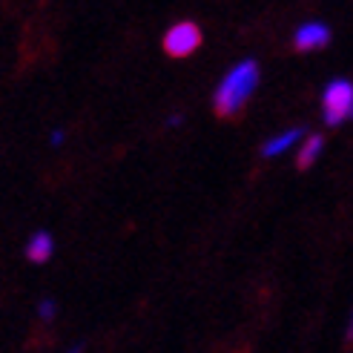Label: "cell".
<instances>
[{
	"instance_id": "7",
	"label": "cell",
	"mask_w": 353,
	"mask_h": 353,
	"mask_svg": "<svg viewBox=\"0 0 353 353\" xmlns=\"http://www.w3.org/2000/svg\"><path fill=\"white\" fill-rule=\"evenodd\" d=\"M299 138H302V130H288L285 135L268 141V144H264V150H261V155H264V158H273V155H279V152H285L290 144H296Z\"/></svg>"
},
{
	"instance_id": "6",
	"label": "cell",
	"mask_w": 353,
	"mask_h": 353,
	"mask_svg": "<svg viewBox=\"0 0 353 353\" xmlns=\"http://www.w3.org/2000/svg\"><path fill=\"white\" fill-rule=\"evenodd\" d=\"M26 256L32 261H38V264L46 261L52 256V239H49V233H34L32 241L26 244Z\"/></svg>"
},
{
	"instance_id": "4",
	"label": "cell",
	"mask_w": 353,
	"mask_h": 353,
	"mask_svg": "<svg viewBox=\"0 0 353 353\" xmlns=\"http://www.w3.org/2000/svg\"><path fill=\"white\" fill-rule=\"evenodd\" d=\"M327 41H330V29L325 23H305V26H299L293 43L299 52H310V49L327 46Z\"/></svg>"
},
{
	"instance_id": "1",
	"label": "cell",
	"mask_w": 353,
	"mask_h": 353,
	"mask_svg": "<svg viewBox=\"0 0 353 353\" xmlns=\"http://www.w3.org/2000/svg\"><path fill=\"white\" fill-rule=\"evenodd\" d=\"M259 83V63L256 61H241L239 66H233L227 78L219 83L213 107L219 118H236L241 112V107L250 98V92Z\"/></svg>"
},
{
	"instance_id": "2",
	"label": "cell",
	"mask_w": 353,
	"mask_h": 353,
	"mask_svg": "<svg viewBox=\"0 0 353 353\" xmlns=\"http://www.w3.org/2000/svg\"><path fill=\"white\" fill-rule=\"evenodd\" d=\"M322 107H325V121L330 127L347 121L353 112V86L350 81L339 78V81H330L322 92Z\"/></svg>"
},
{
	"instance_id": "3",
	"label": "cell",
	"mask_w": 353,
	"mask_h": 353,
	"mask_svg": "<svg viewBox=\"0 0 353 353\" xmlns=\"http://www.w3.org/2000/svg\"><path fill=\"white\" fill-rule=\"evenodd\" d=\"M201 46V29L192 21H181L175 23L167 34H164V52L170 58H187Z\"/></svg>"
},
{
	"instance_id": "5",
	"label": "cell",
	"mask_w": 353,
	"mask_h": 353,
	"mask_svg": "<svg viewBox=\"0 0 353 353\" xmlns=\"http://www.w3.org/2000/svg\"><path fill=\"white\" fill-rule=\"evenodd\" d=\"M322 147H325L322 135H310V138L305 141V147H299V158H296L299 170H310V167H313V161H316V158H319Z\"/></svg>"
},
{
	"instance_id": "8",
	"label": "cell",
	"mask_w": 353,
	"mask_h": 353,
	"mask_svg": "<svg viewBox=\"0 0 353 353\" xmlns=\"http://www.w3.org/2000/svg\"><path fill=\"white\" fill-rule=\"evenodd\" d=\"M52 307H55L52 302H43V305H41V316H43V319H52V313H55Z\"/></svg>"
},
{
	"instance_id": "9",
	"label": "cell",
	"mask_w": 353,
	"mask_h": 353,
	"mask_svg": "<svg viewBox=\"0 0 353 353\" xmlns=\"http://www.w3.org/2000/svg\"><path fill=\"white\" fill-rule=\"evenodd\" d=\"M72 353H78V350H72Z\"/></svg>"
}]
</instances>
